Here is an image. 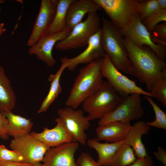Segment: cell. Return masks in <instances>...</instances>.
I'll return each instance as SVG.
<instances>
[{
    "label": "cell",
    "instance_id": "1",
    "mask_svg": "<svg viewBox=\"0 0 166 166\" xmlns=\"http://www.w3.org/2000/svg\"><path fill=\"white\" fill-rule=\"evenodd\" d=\"M132 68V75L145 85L148 92L154 81L166 72V63L149 47H139L126 37L123 38Z\"/></svg>",
    "mask_w": 166,
    "mask_h": 166
},
{
    "label": "cell",
    "instance_id": "2",
    "mask_svg": "<svg viewBox=\"0 0 166 166\" xmlns=\"http://www.w3.org/2000/svg\"><path fill=\"white\" fill-rule=\"evenodd\" d=\"M101 59L87 64L80 70L66 101L67 106L76 109L86 98L100 89L104 82L101 71Z\"/></svg>",
    "mask_w": 166,
    "mask_h": 166
},
{
    "label": "cell",
    "instance_id": "3",
    "mask_svg": "<svg viewBox=\"0 0 166 166\" xmlns=\"http://www.w3.org/2000/svg\"><path fill=\"white\" fill-rule=\"evenodd\" d=\"M101 43L105 54L119 71L132 74L131 63L120 30L107 19L102 18Z\"/></svg>",
    "mask_w": 166,
    "mask_h": 166
},
{
    "label": "cell",
    "instance_id": "4",
    "mask_svg": "<svg viewBox=\"0 0 166 166\" xmlns=\"http://www.w3.org/2000/svg\"><path fill=\"white\" fill-rule=\"evenodd\" d=\"M123 98L107 81H104L96 93L83 101V110L88 114L89 121L100 119L114 110Z\"/></svg>",
    "mask_w": 166,
    "mask_h": 166
},
{
    "label": "cell",
    "instance_id": "5",
    "mask_svg": "<svg viewBox=\"0 0 166 166\" xmlns=\"http://www.w3.org/2000/svg\"><path fill=\"white\" fill-rule=\"evenodd\" d=\"M100 23L97 12L88 13L85 20L75 26L65 38L57 42L56 48L65 51L87 45L90 38L101 28Z\"/></svg>",
    "mask_w": 166,
    "mask_h": 166
},
{
    "label": "cell",
    "instance_id": "6",
    "mask_svg": "<svg viewBox=\"0 0 166 166\" xmlns=\"http://www.w3.org/2000/svg\"><path fill=\"white\" fill-rule=\"evenodd\" d=\"M108 16L113 24L120 30L128 27L138 14L139 0H93Z\"/></svg>",
    "mask_w": 166,
    "mask_h": 166
},
{
    "label": "cell",
    "instance_id": "7",
    "mask_svg": "<svg viewBox=\"0 0 166 166\" xmlns=\"http://www.w3.org/2000/svg\"><path fill=\"white\" fill-rule=\"evenodd\" d=\"M101 71L103 77L122 97L136 93L152 97L150 92L138 86L135 81L122 74L106 54L101 60Z\"/></svg>",
    "mask_w": 166,
    "mask_h": 166
},
{
    "label": "cell",
    "instance_id": "8",
    "mask_svg": "<svg viewBox=\"0 0 166 166\" xmlns=\"http://www.w3.org/2000/svg\"><path fill=\"white\" fill-rule=\"evenodd\" d=\"M141 95L139 93H133L123 97L114 110L100 119L98 125H103L116 121L130 122L140 118L144 113Z\"/></svg>",
    "mask_w": 166,
    "mask_h": 166
},
{
    "label": "cell",
    "instance_id": "9",
    "mask_svg": "<svg viewBox=\"0 0 166 166\" xmlns=\"http://www.w3.org/2000/svg\"><path fill=\"white\" fill-rule=\"evenodd\" d=\"M59 118L64 124L70 135L72 142L85 145L87 135L85 131L90 126L89 121L84 116V111L67 106L57 110Z\"/></svg>",
    "mask_w": 166,
    "mask_h": 166
},
{
    "label": "cell",
    "instance_id": "10",
    "mask_svg": "<svg viewBox=\"0 0 166 166\" xmlns=\"http://www.w3.org/2000/svg\"><path fill=\"white\" fill-rule=\"evenodd\" d=\"M123 37H126L139 47L145 45L150 47L162 60L166 58V45L156 44L152 34L147 29L141 22L139 14L125 29L120 30Z\"/></svg>",
    "mask_w": 166,
    "mask_h": 166
},
{
    "label": "cell",
    "instance_id": "11",
    "mask_svg": "<svg viewBox=\"0 0 166 166\" xmlns=\"http://www.w3.org/2000/svg\"><path fill=\"white\" fill-rule=\"evenodd\" d=\"M10 147L22 157L24 163L34 165L42 161L45 153L50 148L35 138L30 133L13 138Z\"/></svg>",
    "mask_w": 166,
    "mask_h": 166
},
{
    "label": "cell",
    "instance_id": "12",
    "mask_svg": "<svg viewBox=\"0 0 166 166\" xmlns=\"http://www.w3.org/2000/svg\"><path fill=\"white\" fill-rule=\"evenodd\" d=\"M101 28L90 39L87 47L81 53L75 57L68 58L64 56L60 58L61 63L67 65L69 70L73 71L77 66L82 64H89L99 59L103 58L105 53L101 46Z\"/></svg>",
    "mask_w": 166,
    "mask_h": 166
},
{
    "label": "cell",
    "instance_id": "13",
    "mask_svg": "<svg viewBox=\"0 0 166 166\" xmlns=\"http://www.w3.org/2000/svg\"><path fill=\"white\" fill-rule=\"evenodd\" d=\"M79 148V143L73 142L50 147L44 155L43 164L45 166H79L74 158Z\"/></svg>",
    "mask_w": 166,
    "mask_h": 166
},
{
    "label": "cell",
    "instance_id": "14",
    "mask_svg": "<svg viewBox=\"0 0 166 166\" xmlns=\"http://www.w3.org/2000/svg\"><path fill=\"white\" fill-rule=\"evenodd\" d=\"M58 0H42L27 45L31 47L43 36L55 15Z\"/></svg>",
    "mask_w": 166,
    "mask_h": 166
},
{
    "label": "cell",
    "instance_id": "15",
    "mask_svg": "<svg viewBox=\"0 0 166 166\" xmlns=\"http://www.w3.org/2000/svg\"><path fill=\"white\" fill-rule=\"evenodd\" d=\"M70 32L66 28L61 32L42 37L35 44L30 47L28 53L36 55L38 59L44 62L47 66H53L56 63L52 54L53 48L57 42L65 38Z\"/></svg>",
    "mask_w": 166,
    "mask_h": 166
},
{
    "label": "cell",
    "instance_id": "16",
    "mask_svg": "<svg viewBox=\"0 0 166 166\" xmlns=\"http://www.w3.org/2000/svg\"><path fill=\"white\" fill-rule=\"evenodd\" d=\"M56 126L52 129L43 128L40 133L32 132L30 134L35 138L50 147L64 143L72 142V138L62 120L59 117L55 120Z\"/></svg>",
    "mask_w": 166,
    "mask_h": 166
},
{
    "label": "cell",
    "instance_id": "17",
    "mask_svg": "<svg viewBox=\"0 0 166 166\" xmlns=\"http://www.w3.org/2000/svg\"><path fill=\"white\" fill-rule=\"evenodd\" d=\"M101 9L93 0H74L69 6L66 16V28L70 31L73 27L81 22L86 14Z\"/></svg>",
    "mask_w": 166,
    "mask_h": 166
},
{
    "label": "cell",
    "instance_id": "18",
    "mask_svg": "<svg viewBox=\"0 0 166 166\" xmlns=\"http://www.w3.org/2000/svg\"><path fill=\"white\" fill-rule=\"evenodd\" d=\"M130 122L113 121L97 128V138L99 140H105L115 143L125 140L131 127Z\"/></svg>",
    "mask_w": 166,
    "mask_h": 166
},
{
    "label": "cell",
    "instance_id": "19",
    "mask_svg": "<svg viewBox=\"0 0 166 166\" xmlns=\"http://www.w3.org/2000/svg\"><path fill=\"white\" fill-rule=\"evenodd\" d=\"M150 129L146 122L142 121L136 122L131 125L125 139V143L132 148L137 158L148 155L141 137L143 135L147 134Z\"/></svg>",
    "mask_w": 166,
    "mask_h": 166
},
{
    "label": "cell",
    "instance_id": "20",
    "mask_svg": "<svg viewBox=\"0 0 166 166\" xmlns=\"http://www.w3.org/2000/svg\"><path fill=\"white\" fill-rule=\"evenodd\" d=\"M125 142V140L115 143H101L97 138L89 139L87 144L94 149L98 156L97 162L101 166H110L113 158L120 147Z\"/></svg>",
    "mask_w": 166,
    "mask_h": 166
},
{
    "label": "cell",
    "instance_id": "21",
    "mask_svg": "<svg viewBox=\"0 0 166 166\" xmlns=\"http://www.w3.org/2000/svg\"><path fill=\"white\" fill-rule=\"evenodd\" d=\"M16 97L10 81L3 67L0 65V112L11 111L15 107Z\"/></svg>",
    "mask_w": 166,
    "mask_h": 166
},
{
    "label": "cell",
    "instance_id": "22",
    "mask_svg": "<svg viewBox=\"0 0 166 166\" xmlns=\"http://www.w3.org/2000/svg\"><path fill=\"white\" fill-rule=\"evenodd\" d=\"M8 121L7 132L13 138L30 133L33 126L30 119L13 113L11 111L2 113Z\"/></svg>",
    "mask_w": 166,
    "mask_h": 166
},
{
    "label": "cell",
    "instance_id": "23",
    "mask_svg": "<svg viewBox=\"0 0 166 166\" xmlns=\"http://www.w3.org/2000/svg\"><path fill=\"white\" fill-rule=\"evenodd\" d=\"M66 67V64L61 63L57 72L55 74H51L49 75L48 80L50 82V88L38 111V113L46 112L58 95L61 93L60 79L63 72Z\"/></svg>",
    "mask_w": 166,
    "mask_h": 166
},
{
    "label": "cell",
    "instance_id": "24",
    "mask_svg": "<svg viewBox=\"0 0 166 166\" xmlns=\"http://www.w3.org/2000/svg\"><path fill=\"white\" fill-rule=\"evenodd\" d=\"M74 0H58L53 19L44 36L52 35L61 32L65 29L67 10L70 5Z\"/></svg>",
    "mask_w": 166,
    "mask_h": 166
},
{
    "label": "cell",
    "instance_id": "25",
    "mask_svg": "<svg viewBox=\"0 0 166 166\" xmlns=\"http://www.w3.org/2000/svg\"><path fill=\"white\" fill-rule=\"evenodd\" d=\"M132 148L125 142L115 153L110 166H126L132 163L136 159Z\"/></svg>",
    "mask_w": 166,
    "mask_h": 166
},
{
    "label": "cell",
    "instance_id": "26",
    "mask_svg": "<svg viewBox=\"0 0 166 166\" xmlns=\"http://www.w3.org/2000/svg\"><path fill=\"white\" fill-rule=\"evenodd\" d=\"M152 97L158 99L166 107V72L152 84L150 91Z\"/></svg>",
    "mask_w": 166,
    "mask_h": 166
},
{
    "label": "cell",
    "instance_id": "27",
    "mask_svg": "<svg viewBox=\"0 0 166 166\" xmlns=\"http://www.w3.org/2000/svg\"><path fill=\"white\" fill-rule=\"evenodd\" d=\"M144 98L152 106L155 113V118L152 122H147L150 126H153L164 129H166V114L155 102L152 97L145 96Z\"/></svg>",
    "mask_w": 166,
    "mask_h": 166
},
{
    "label": "cell",
    "instance_id": "28",
    "mask_svg": "<svg viewBox=\"0 0 166 166\" xmlns=\"http://www.w3.org/2000/svg\"><path fill=\"white\" fill-rule=\"evenodd\" d=\"M161 22H166V10L160 9L146 17L141 22L148 30L152 33L156 26Z\"/></svg>",
    "mask_w": 166,
    "mask_h": 166
},
{
    "label": "cell",
    "instance_id": "29",
    "mask_svg": "<svg viewBox=\"0 0 166 166\" xmlns=\"http://www.w3.org/2000/svg\"><path fill=\"white\" fill-rule=\"evenodd\" d=\"M160 9L157 0H139L137 12L141 22Z\"/></svg>",
    "mask_w": 166,
    "mask_h": 166
},
{
    "label": "cell",
    "instance_id": "30",
    "mask_svg": "<svg viewBox=\"0 0 166 166\" xmlns=\"http://www.w3.org/2000/svg\"><path fill=\"white\" fill-rule=\"evenodd\" d=\"M0 161L24 163L23 158L18 152L8 149L3 144L0 145Z\"/></svg>",
    "mask_w": 166,
    "mask_h": 166
},
{
    "label": "cell",
    "instance_id": "31",
    "mask_svg": "<svg viewBox=\"0 0 166 166\" xmlns=\"http://www.w3.org/2000/svg\"><path fill=\"white\" fill-rule=\"evenodd\" d=\"M76 163L79 166H101L89 153L85 152L81 153Z\"/></svg>",
    "mask_w": 166,
    "mask_h": 166
},
{
    "label": "cell",
    "instance_id": "32",
    "mask_svg": "<svg viewBox=\"0 0 166 166\" xmlns=\"http://www.w3.org/2000/svg\"><path fill=\"white\" fill-rule=\"evenodd\" d=\"M152 34L163 43L166 44V22L158 24L152 33Z\"/></svg>",
    "mask_w": 166,
    "mask_h": 166
},
{
    "label": "cell",
    "instance_id": "33",
    "mask_svg": "<svg viewBox=\"0 0 166 166\" xmlns=\"http://www.w3.org/2000/svg\"><path fill=\"white\" fill-rule=\"evenodd\" d=\"M8 124L7 119L0 112V138L3 140H8L9 138L7 132Z\"/></svg>",
    "mask_w": 166,
    "mask_h": 166
},
{
    "label": "cell",
    "instance_id": "34",
    "mask_svg": "<svg viewBox=\"0 0 166 166\" xmlns=\"http://www.w3.org/2000/svg\"><path fill=\"white\" fill-rule=\"evenodd\" d=\"M154 164L152 157L148 155L143 158H136L129 166H153Z\"/></svg>",
    "mask_w": 166,
    "mask_h": 166
},
{
    "label": "cell",
    "instance_id": "35",
    "mask_svg": "<svg viewBox=\"0 0 166 166\" xmlns=\"http://www.w3.org/2000/svg\"><path fill=\"white\" fill-rule=\"evenodd\" d=\"M156 160L166 166V152L162 147L159 146L157 150L153 152Z\"/></svg>",
    "mask_w": 166,
    "mask_h": 166
},
{
    "label": "cell",
    "instance_id": "36",
    "mask_svg": "<svg viewBox=\"0 0 166 166\" xmlns=\"http://www.w3.org/2000/svg\"><path fill=\"white\" fill-rule=\"evenodd\" d=\"M0 166H34V165L30 163L0 161Z\"/></svg>",
    "mask_w": 166,
    "mask_h": 166
},
{
    "label": "cell",
    "instance_id": "37",
    "mask_svg": "<svg viewBox=\"0 0 166 166\" xmlns=\"http://www.w3.org/2000/svg\"><path fill=\"white\" fill-rule=\"evenodd\" d=\"M157 1L160 9L166 10V0H157Z\"/></svg>",
    "mask_w": 166,
    "mask_h": 166
},
{
    "label": "cell",
    "instance_id": "38",
    "mask_svg": "<svg viewBox=\"0 0 166 166\" xmlns=\"http://www.w3.org/2000/svg\"><path fill=\"white\" fill-rule=\"evenodd\" d=\"M1 10L0 9V11ZM4 23H0V36L6 31V29L4 28Z\"/></svg>",
    "mask_w": 166,
    "mask_h": 166
},
{
    "label": "cell",
    "instance_id": "39",
    "mask_svg": "<svg viewBox=\"0 0 166 166\" xmlns=\"http://www.w3.org/2000/svg\"><path fill=\"white\" fill-rule=\"evenodd\" d=\"M34 166H45L43 164H42L40 163L34 165Z\"/></svg>",
    "mask_w": 166,
    "mask_h": 166
}]
</instances>
